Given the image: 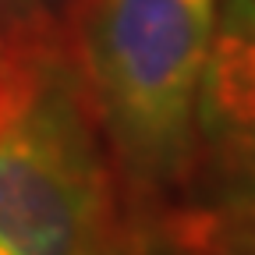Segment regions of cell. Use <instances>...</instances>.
I'll return each instance as SVG.
<instances>
[{
  "instance_id": "cell-5",
  "label": "cell",
  "mask_w": 255,
  "mask_h": 255,
  "mask_svg": "<svg viewBox=\"0 0 255 255\" xmlns=\"http://www.w3.org/2000/svg\"><path fill=\"white\" fill-rule=\"evenodd\" d=\"M82 0H0V46L64 43Z\"/></svg>"
},
{
  "instance_id": "cell-3",
  "label": "cell",
  "mask_w": 255,
  "mask_h": 255,
  "mask_svg": "<svg viewBox=\"0 0 255 255\" xmlns=\"http://www.w3.org/2000/svg\"><path fill=\"white\" fill-rule=\"evenodd\" d=\"M191 188L220 216L255 220V0H216Z\"/></svg>"
},
{
  "instance_id": "cell-4",
  "label": "cell",
  "mask_w": 255,
  "mask_h": 255,
  "mask_svg": "<svg viewBox=\"0 0 255 255\" xmlns=\"http://www.w3.org/2000/svg\"><path fill=\"white\" fill-rule=\"evenodd\" d=\"M220 213L202 202L128 206L100 255H206Z\"/></svg>"
},
{
  "instance_id": "cell-6",
  "label": "cell",
  "mask_w": 255,
  "mask_h": 255,
  "mask_svg": "<svg viewBox=\"0 0 255 255\" xmlns=\"http://www.w3.org/2000/svg\"><path fill=\"white\" fill-rule=\"evenodd\" d=\"M206 255H255V220L252 216H220Z\"/></svg>"
},
{
  "instance_id": "cell-2",
  "label": "cell",
  "mask_w": 255,
  "mask_h": 255,
  "mask_svg": "<svg viewBox=\"0 0 255 255\" xmlns=\"http://www.w3.org/2000/svg\"><path fill=\"white\" fill-rule=\"evenodd\" d=\"M121 213L71 43L0 46V255H100Z\"/></svg>"
},
{
  "instance_id": "cell-1",
  "label": "cell",
  "mask_w": 255,
  "mask_h": 255,
  "mask_svg": "<svg viewBox=\"0 0 255 255\" xmlns=\"http://www.w3.org/2000/svg\"><path fill=\"white\" fill-rule=\"evenodd\" d=\"M216 0H82L71 53L128 206L174 202L195 174V110Z\"/></svg>"
}]
</instances>
